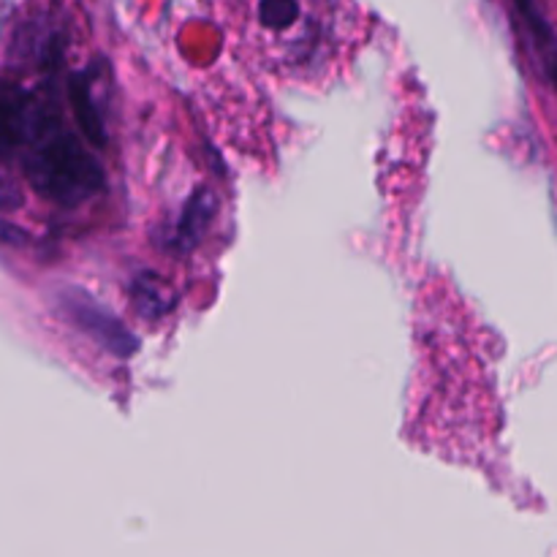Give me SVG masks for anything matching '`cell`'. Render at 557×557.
<instances>
[{
    "mask_svg": "<svg viewBox=\"0 0 557 557\" xmlns=\"http://www.w3.org/2000/svg\"><path fill=\"white\" fill-rule=\"evenodd\" d=\"M250 11L256 14V38L267 41L281 69L302 74L319 69L330 54L335 30V25L324 20L330 5L259 3Z\"/></svg>",
    "mask_w": 557,
    "mask_h": 557,
    "instance_id": "obj_1",
    "label": "cell"
},
{
    "mask_svg": "<svg viewBox=\"0 0 557 557\" xmlns=\"http://www.w3.org/2000/svg\"><path fill=\"white\" fill-rule=\"evenodd\" d=\"M25 169L38 190L69 205L79 201L82 194L98 190V177H101L98 163L85 156L79 145L65 134L38 141L25 158Z\"/></svg>",
    "mask_w": 557,
    "mask_h": 557,
    "instance_id": "obj_2",
    "label": "cell"
},
{
    "mask_svg": "<svg viewBox=\"0 0 557 557\" xmlns=\"http://www.w3.org/2000/svg\"><path fill=\"white\" fill-rule=\"evenodd\" d=\"M16 205H20V190L5 174H0V210H11Z\"/></svg>",
    "mask_w": 557,
    "mask_h": 557,
    "instance_id": "obj_3",
    "label": "cell"
}]
</instances>
